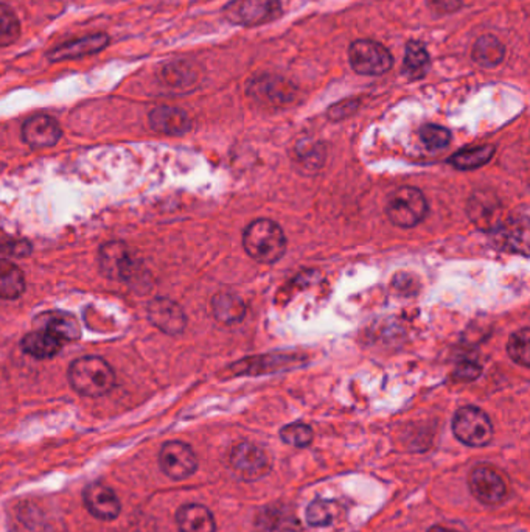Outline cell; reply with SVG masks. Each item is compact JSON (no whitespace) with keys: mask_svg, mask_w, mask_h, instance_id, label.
<instances>
[{"mask_svg":"<svg viewBox=\"0 0 530 532\" xmlns=\"http://www.w3.org/2000/svg\"><path fill=\"white\" fill-rule=\"evenodd\" d=\"M314 433L311 426L302 422H296V424H290L285 425L280 430V439L285 442L287 445L296 448H305L313 442Z\"/></svg>","mask_w":530,"mask_h":532,"instance_id":"cell-29","label":"cell"},{"mask_svg":"<svg viewBox=\"0 0 530 532\" xmlns=\"http://www.w3.org/2000/svg\"><path fill=\"white\" fill-rule=\"evenodd\" d=\"M453 433L468 447H485L494 439V424L483 410L464 406L454 414Z\"/></svg>","mask_w":530,"mask_h":532,"instance_id":"cell-3","label":"cell"},{"mask_svg":"<svg viewBox=\"0 0 530 532\" xmlns=\"http://www.w3.org/2000/svg\"><path fill=\"white\" fill-rule=\"evenodd\" d=\"M61 346L63 341L47 331L32 332L21 343L22 351L39 360L55 357L61 351Z\"/></svg>","mask_w":530,"mask_h":532,"instance_id":"cell-19","label":"cell"},{"mask_svg":"<svg viewBox=\"0 0 530 532\" xmlns=\"http://www.w3.org/2000/svg\"><path fill=\"white\" fill-rule=\"evenodd\" d=\"M255 525H259L263 532H299L296 517L283 511H272L270 507L255 518Z\"/></svg>","mask_w":530,"mask_h":532,"instance_id":"cell-25","label":"cell"},{"mask_svg":"<svg viewBox=\"0 0 530 532\" xmlns=\"http://www.w3.org/2000/svg\"><path fill=\"white\" fill-rule=\"evenodd\" d=\"M431 67L430 55L426 52L423 44L411 41L406 46L404 54L403 70L411 80H419L428 74Z\"/></svg>","mask_w":530,"mask_h":532,"instance_id":"cell-23","label":"cell"},{"mask_svg":"<svg viewBox=\"0 0 530 532\" xmlns=\"http://www.w3.org/2000/svg\"><path fill=\"white\" fill-rule=\"evenodd\" d=\"M63 136L61 127L48 116H35L22 127V138L33 148H47L56 144Z\"/></svg>","mask_w":530,"mask_h":532,"instance_id":"cell-13","label":"cell"},{"mask_svg":"<svg viewBox=\"0 0 530 532\" xmlns=\"http://www.w3.org/2000/svg\"><path fill=\"white\" fill-rule=\"evenodd\" d=\"M428 202L415 187H400L387 202V217L398 228H413L426 217Z\"/></svg>","mask_w":530,"mask_h":532,"instance_id":"cell-4","label":"cell"},{"mask_svg":"<svg viewBox=\"0 0 530 532\" xmlns=\"http://www.w3.org/2000/svg\"><path fill=\"white\" fill-rule=\"evenodd\" d=\"M507 352H509L510 358L515 363H518L520 366H530L529 327H525L521 331L515 332L514 335L510 336L509 343H507Z\"/></svg>","mask_w":530,"mask_h":532,"instance_id":"cell-27","label":"cell"},{"mask_svg":"<svg viewBox=\"0 0 530 532\" xmlns=\"http://www.w3.org/2000/svg\"><path fill=\"white\" fill-rule=\"evenodd\" d=\"M229 466L239 478L244 481H257L270 472V459L263 448L241 442L229 453Z\"/></svg>","mask_w":530,"mask_h":532,"instance_id":"cell-5","label":"cell"},{"mask_svg":"<svg viewBox=\"0 0 530 532\" xmlns=\"http://www.w3.org/2000/svg\"><path fill=\"white\" fill-rule=\"evenodd\" d=\"M494 155V145H481V147L462 149L453 158H450V164L457 170H474V169H479V167L488 164Z\"/></svg>","mask_w":530,"mask_h":532,"instance_id":"cell-24","label":"cell"},{"mask_svg":"<svg viewBox=\"0 0 530 532\" xmlns=\"http://www.w3.org/2000/svg\"><path fill=\"white\" fill-rule=\"evenodd\" d=\"M504 56L505 47L492 35L479 37L473 47V59L483 67H496L503 63Z\"/></svg>","mask_w":530,"mask_h":532,"instance_id":"cell-22","label":"cell"},{"mask_svg":"<svg viewBox=\"0 0 530 532\" xmlns=\"http://www.w3.org/2000/svg\"><path fill=\"white\" fill-rule=\"evenodd\" d=\"M483 373V367L474 362H464L456 367L454 377L459 382H473Z\"/></svg>","mask_w":530,"mask_h":532,"instance_id":"cell-33","label":"cell"},{"mask_svg":"<svg viewBox=\"0 0 530 532\" xmlns=\"http://www.w3.org/2000/svg\"><path fill=\"white\" fill-rule=\"evenodd\" d=\"M352 69L360 75H382L392 67V55L389 54L384 46L360 39L352 43L349 50Z\"/></svg>","mask_w":530,"mask_h":532,"instance_id":"cell-6","label":"cell"},{"mask_svg":"<svg viewBox=\"0 0 530 532\" xmlns=\"http://www.w3.org/2000/svg\"><path fill=\"white\" fill-rule=\"evenodd\" d=\"M358 109V101L356 100H345L341 101L338 105L330 107L329 118L331 120H341V118H349L351 114Z\"/></svg>","mask_w":530,"mask_h":532,"instance_id":"cell-34","label":"cell"},{"mask_svg":"<svg viewBox=\"0 0 530 532\" xmlns=\"http://www.w3.org/2000/svg\"><path fill=\"white\" fill-rule=\"evenodd\" d=\"M25 290V277L19 266L13 261L0 259V298L13 299L21 298Z\"/></svg>","mask_w":530,"mask_h":532,"instance_id":"cell-21","label":"cell"},{"mask_svg":"<svg viewBox=\"0 0 530 532\" xmlns=\"http://www.w3.org/2000/svg\"><path fill=\"white\" fill-rule=\"evenodd\" d=\"M420 138L424 147L430 149L446 148L451 142V133L439 125H424L420 129Z\"/></svg>","mask_w":530,"mask_h":532,"instance_id":"cell-31","label":"cell"},{"mask_svg":"<svg viewBox=\"0 0 530 532\" xmlns=\"http://www.w3.org/2000/svg\"><path fill=\"white\" fill-rule=\"evenodd\" d=\"M305 518L310 527H329L333 522V511H331V503L329 501L318 500L311 501L308 505Z\"/></svg>","mask_w":530,"mask_h":532,"instance_id":"cell-30","label":"cell"},{"mask_svg":"<svg viewBox=\"0 0 530 532\" xmlns=\"http://www.w3.org/2000/svg\"><path fill=\"white\" fill-rule=\"evenodd\" d=\"M470 492L483 505L496 506L507 496V485L503 475L490 464H479L473 468L468 478Z\"/></svg>","mask_w":530,"mask_h":532,"instance_id":"cell-7","label":"cell"},{"mask_svg":"<svg viewBox=\"0 0 530 532\" xmlns=\"http://www.w3.org/2000/svg\"><path fill=\"white\" fill-rule=\"evenodd\" d=\"M250 92L259 100H265L270 105H285L294 98V87L283 78L277 77H263L255 80L254 86L250 87Z\"/></svg>","mask_w":530,"mask_h":532,"instance_id":"cell-18","label":"cell"},{"mask_svg":"<svg viewBox=\"0 0 530 532\" xmlns=\"http://www.w3.org/2000/svg\"><path fill=\"white\" fill-rule=\"evenodd\" d=\"M21 35V24L16 13L10 6L0 4V47H6L17 41Z\"/></svg>","mask_w":530,"mask_h":532,"instance_id":"cell-28","label":"cell"},{"mask_svg":"<svg viewBox=\"0 0 530 532\" xmlns=\"http://www.w3.org/2000/svg\"><path fill=\"white\" fill-rule=\"evenodd\" d=\"M428 532H459L454 531V529H451V527H441V525H435V527H430Z\"/></svg>","mask_w":530,"mask_h":532,"instance_id":"cell-36","label":"cell"},{"mask_svg":"<svg viewBox=\"0 0 530 532\" xmlns=\"http://www.w3.org/2000/svg\"><path fill=\"white\" fill-rule=\"evenodd\" d=\"M176 525L180 532H215L217 522L212 512L202 505H186L176 514Z\"/></svg>","mask_w":530,"mask_h":532,"instance_id":"cell-17","label":"cell"},{"mask_svg":"<svg viewBox=\"0 0 530 532\" xmlns=\"http://www.w3.org/2000/svg\"><path fill=\"white\" fill-rule=\"evenodd\" d=\"M149 125L154 131L168 136H182L191 128L187 112L173 107H159L153 109L149 114Z\"/></svg>","mask_w":530,"mask_h":532,"instance_id":"cell-15","label":"cell"},{"mask_svg":"<svg viewBox=\"0 0 530 532\" xmlns=\"http://www.w3.org/2000/svg\"><path fill=\"white\" fill-rule=\"evenodd\" d=\"M44 331L54 333L61 341H74L80 338V324L72 314L54 313L48 316Z\"/></svg>","mask_w":530,"mask_h":532,"instance_id":"cell-26","label":"cell"},{"mask_svg":"<svg viewBox=\"0 0 530 532\" xmlns=\"http://www.w3.org/2000/svg\"><path fill=\"white\" fill-rule=\"evenodd\" d=\"M159 466L168 478L180 481L197 472L198 458L190 445L180 441H170L160 448Z\"/></svg>","mask_w":530,"mask_h":532,"instance_id":"cell-9","label":"cell"},{"mask_svg":"<svg viewBox=\"0 0 530 532\" xmlns=\"http://www.w3.org/2000/svg\"><path fill=\"white\" fill-rule=\"evenodd\" d=\"M69 382L78 394L85 397H101L114 388L116 375L103 358L85 357L72 363Z\"/></svg>","mask_w":530,"mask_h":532,"instance_id":"cell-2","label":"cell"},{"mask_svg":"<svg viewBox=\"0 0 530 532\" xmlns=\"http://www.w3.org/2000/svg\"><path fill=\"white\" fill-rule=\"evenodd\" d=\"M281 13L280 0H234L224 15L237 26H261Z\"/></svg>","mask_w":530,"mask_h":532,"instance_id":"cell-8","label":"cell"},{"mask_svg":"<svg viewBox=\"0 0 530 532\" xmlns=\"http://www.w3.org/2000/svg\"><path fill=\"white\" fill-rule=\"evenodd\" d=\"M212 309L215 318L221 324H239L246 316V303L237 294L218 293L212 301Z\"/></svg>","mask_w":530,"mask_h":532,"instance_id":"cell-20","label":"cell"},{"mask_svg":"<svg viewBox=\"0 0 530 532\" xmlns=\"http://www.w3.org/2000/svg\"><path fill=\"white\" fill-rule=\"evenodd\" d=\"M325 159V151L321 145H314V147H305V148H297L296 151V164L303 167L305 170H318L322 167V162Z\"/></svg>","mask_w":530,"mask_h":532,"instance_id":"cell-32","label":"cell"},{"mask_svg":"<svg viewBox=\"0 0 530 532\" xmlns=\"http://www.w3.org/2000/svg\"><path fill=\"white\" fill-rule=\"evenodd\" d=\"M431 8L437 13H453L459 10L462 5V0H428Z\"/></svg>","mask_w":530,"mask_h":532,"instance_id":"cell-35","label":"cell"},{"mask_svg":"<svg viewBox=\"0 0 530 532\" xmlns=\"http://www.w3.org/2000/svg\"><path fill=\"white\" fill-rule=\"evenodd\" d=\"M83 500L87 511L98 520H114L122 511V505L116 492L100 483L87 486Z\"/></svg>","mask_w":530,"mask_h":532,"instance_id":"cell-12","label":"cell"},{"mask_svg":"<svg viewBox=\"0 0 530 532\" xmlns=\"http://www.w3.org/2000/svg\"><path fill=\"white\" fill-rule=\"evenodd\" d=\"M109 44V36L107 33H97L90 36L81 37L76 41L63 44L48 52V59L52 63H61V61H70V59L83 58L87 55L98 54Z\"/></svg>","mask_w":530,"mask_h":532,"instance_id":"cell-14","label":"cell"},{"mask_svg":"<svg viewBox=\"0 0 530 532\" xmlns=\"http://www.w3.org/2000/svg\"><path fill=\"white\" fill-rule=\"evenodd\" d=\"M101 272L114 281H127L134 271L133 256L127 245L120 241H111L100 251Z\"/></svg>","mask_w":530,"mask_h":532,"instance_id":"cell-11","label":"cell"},{"mask_svg":"<svg viewBox=\"0 0 530 532\" xmlns=\"http://www.w3.org/2000/svg\"><path fill=\"white\" fill-rule=\"evenodd\" d=\"M148 318L159 331L168 335H179L186 329V314L170 299L158 298L151 301L148 305Z\"/></svg>","mask_w":530,"mask_h":532,"instance_id":"cell-10","label":"cell"},{"mask_svg":"<svg viewBox=\"0 0 530 532\" xmlns=\"http://www.w3.org/2000/svg\"><path fill=\"white\" fill-rule=\"evenodd\" d=\"M243 246L254 261L276 263L287 251V237L280 226L272 220H255L244 230Z\"/></svg>","mask_w":530,"mask_h":532,"instance_id":"cell-1","label":"cell"},{"mask_svg":"<svg viewBox=\"0 0 530 532\" xmlns=\"http://www.w3.org/2000/svg\"><path fill=\"white\" fill-rule=\"evenodd\" d=\"M468 213L477 228L483 230H494L503 224L501 204L492 195H474L468 204Z\"/></svg>","mask_w":530,"mask_h":532,"instance_id":"cell-16","label":"cell"}]
</instances>
